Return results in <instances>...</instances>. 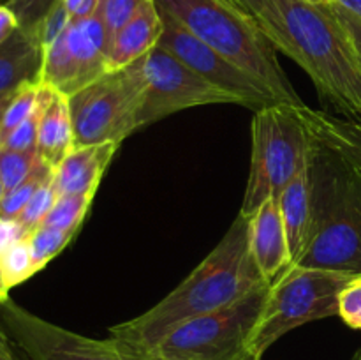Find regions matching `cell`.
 Segmentation results:
<instances>
[{
  "label": "cell",
  "mask_w": 361,
  "mask_h": 360,
  "mask_svg": "<svg viewBox=\"0 0 361 360\" xmlns=\"http://www.w3.org/2000/svg\"><path fill=\"white\" fill-rule=\"evenodd\" d=\"M264 282L250 253L249 219L238 214L217 247L171 293L147 313L109 328V335L150 353L183 321L231 306Z\"/></svg>",
  "instance_id": "obj_1"
},
{
  "label": "cell",
  "mask_w": 361,
  "mask_h": 360,
  "mask_svg": "<svg viewBox=\"0 0 361 360\" xmlns=\"http://www.w3.org/2000/svg\"><path fill=\"white\" fill-rule=\"evenodd\" d=\"M291 42V59L337 112L361 119V62L331 4L274 0Z\"/></svg>",
  "instance_id": "obj_2"
},
{
  "label": "cell",
  "mask_w": 361,
  "mask_h": 360,
  "mask_svg": "<svg viewBox=\"0 0 361 360\" xmlns=\"http://www.w3.org/2000/svg\"><path fill=\"white\" fill-rule=\"evenodd\" d=\"M314 233L298 267L361 275V180L310 138Z\"/></svg>",
  "instance_id": "obj_3"
},
{
  "label": "cell",
  "mask_w": 361,
  "mask_h": 360,
  "mask_svg": "<svg viewBox=\"0 0 361 360\" xmlns=\"http://www.w3.org/2000/svg\"><path fill=\"white\" fill-rule=\"evenodd\" d=\"M162 13L208 46L249 71L279 102L305 106L277 59L267 32L233 0H155Z\"/></svg>",
  "instance_id": "obj_4"
},
{
  "label": "cell",
  "mask_w": 361,
  "mask_h": 360,
  "mask_svg": "<svg viewBox=\"0 0 361 360\" xmlns=\"http://www.w3.org/2000/svg\"><path fill=\"white\" fill-rule=\"evenodd\" d=\"M300 108L277 102L254 113L250 173L240 208L243 217H250L264 201L279 200L286 186L309 164L310 136Z\"/></svg>",
  "instance_id": "obj_5"
},
{
  "label": "cell",
  "mask_w": 361,
  "mask_h": 360,
  "mask_svg": "<svg viewBox=\"0 0 361 360\" xmlns=\"http://www.w3.org/2000/svg\"><path fill=\"white\" fill-rule=\"evenodd\" d=\"M356 275L295 267L270 286L247 352L263 356L288 332L323 318L338 316V295Z\"/></svg>",
  "instance_id": "obj_6"
},
{
  "label": "cell",
  "mask_w": 361,
  "mask_h": 360,
  "mask_svg": "<svg viewBox=\"0 0 361 360\" xmlns=\"http://www.w3.org/2000/svg\"><path fill=\"white\" fill-rule=\"evenodd\" d=\"M147 92L145 56L102 74L69 97L74 147L122 143L140 127L141 106Z\"/></svg>",
  "instance_id": "obj_7"
},
{
  "label": "cell",
  "mask_w": 361,
  "mask_h": 360,
  "mask_svg": "<svg viewBox=\"0 0 361 360\" xmlns=\"http://www.w3.org/2000/svg\"><path fill=\"white\" fill-rule=\"evenodd\" d=\"M270 284H261L235 304L183 321L147 355L157 360H240L259 320Z\"/></svg>",
  "instance_id": "obj_8"
},
{
  "label": "cell",
  "mask_w": 361,
  "mask_h": 360,
  "mask_svg": "<svg viewBox=\"0 0 361 360\" xmlns=\"http://www.w3.org/2000/svg\"><path fill=\"white\" fill-rule=\"evenodd\" d=\"M0 325L28 360H137L118 339H92L39 318L13 299L0 302Z\"/></svg>",
  "instance_id": "obj_9"
},
{
  "label": "cell",
  "mask_w": 361,
  "mask_h": 360,
  "mask_svg": "<svg viewBox=\"0 0 361 360\" xmlns=\"http://www.w3.org/2000/svg\"><path fill=\"white\" fill-rule=\"evenodd\" d=\"M109 44L111 37L102 6L92 16L71 20L63 34L44 49L39 83L49 85L71 97L108 73Z\"/></svg>",
  "instance_id": "obj_10"
},
{
  "label": "cell",
  "mask_w": 361,
  "mask_h": 360,
  "mask_svg": "<svg viewBox=\"0 0 361 360\" xmlns=\"http://www.w3.org/2000/svg\"><path fill=\"white\" fill-rule=\"evenodd\" d=\"M145 78L147 92L137 120L140 127L194 106L240 104L235 95L208 83L161 46L145 56Z\"/></svg>",
  "instance_id": "obj_11"
},
{
  "label": "cell",
  "mask_w": 361,
  "mask_h": 360,
  "mask_svg": "<svg viewBox=\"0 0 361 360\" xmlns=\"http://www.w3.org/2000/svg\"><path fill=\"white\" fill-rule=\"evenodd\" d=\"M161 14L164 28H162V35L157 46L173 53L176 59L182 60L187 67H190L208 83L235 95L240 104L245 108L257 112L267 106L277 104L279 101L274 97V94L254 74L215 52L212 46L190 34L169 14L162 13V11Z\"/></svg>",
  "instance_id": "obj_12"
},
{
  "label": "cell",
  "mask_w": 361,
  "mask_h": 360,
  "mask_svg": "<svg viewBox=\"0 0 361 360\" xmlns=\"http://www.w3.org/2000/svg\"><path fill=\"white\" fill-rule=\"evenodd\" d=\"M247 219L250 253L263 279L271 286L295 267L279 200L264 201Z\"/></svg>",
  "instance_id": "obj_13"
},
{
  "label": "cell",
  "mask_w": 361,
  "mask_h": 360,
  "mask_svg": "<svg viewBox=\"0 0 361 360\" xmlns=\"http://www.w3.org/2000/svg\"><path fill=\"white\" fill-rule=\"evenodd\" d=\"M118 143H95L74 147L53 169V186L59 196H95L106 168L111 162Z\"/></svg>",
  "instance_id": "obj_14"
},
{
  "label": "cell",
  "mask_w": 361,
  "mask_h": 360,
  "mask_svg": "<svg viewBox=\"0 0 361 360\" xmlns=\"http://www.w3.org/2000/svg\"><path fill=\"white\" fill-rule=\"evenodd\" d=\"M309 136L337 155L361 180V119L337 115L326 109L300 108Z\"/></svg>",
  "instance_id": "obj_15"
},
{
  "label": "cell",
  "mask_w": 361,
  "mask_h": 360,
  "mask_svg": "<svg viewBox=\"0 0 361 360\" xmlns=\"http://www.w3.org/2000/svg\"><path fill=\"white\" fill-rule=\"evenodd\" d=\"M162 14L155 0H147L123 27L111 37L109 44V71L122 69L147 56L162 35Z\"/></svg>",
  "instance_id": "obj_16"
},
{
  "label": "cell",
  "mask_w": 361,
  "mask_h": 360,
  "mask_svg": "<svg viewBox=\"0 0 361 360\" xmlns=\"http://www.w3.org/2000/svg\"><path fill=\"white\" fill-rule=\"evenodd\" d=\"M282 221L288 235L293 263L303 256L314 233V203L312 182L309 164L286 186L279 198Z\"/></svg>",
  "instance_id": "obj_17"
},
{
  "label": "cell",
  "mask_w": 361,
  "mask_h": 360,
  "mask_svg": "<svg viewBox=\"0 0 361 360\" xmlns=\"http://www.w3.org/2000/svg\"><path fill=\"white\" fill-rule=\"evenodd\" d=\"M44 49L35 30L18 28L0 44V95L16 92L25 83H39Z\"/></svg>",
  "instance_id": "obj_18"
},
{
  "label": "cell",
  "mask_w": 361,
  "mask_h": 360,
  "mask_svg": "<svg viewBox=\"0 0 361 360\" xmlns=\"http://www.w3.org/2000/svg\"><path fill=\"white\" fill-rule=\"evenodd\" d=\"M74 148L69 97L55 90L42 109L37 129V154L53 169Z\"/></svg>",
  "instance_id": "obj_19"
},
{
  "label": "cell",
  "mask_w": 361,
  "mask_h": 360,
  "mask_svg": "<svg viewBox=\"0 0 361 360\" xmlns=\"http://www.w3.org/2000/svg\"><path fill=\"white\" fill-rule=\"evenodd\" d=\"M233 2L259 23V27L267 32L271 42L277 46L279 52H282L291 59V42H289L288 34L284 30V23H282V18L279 14L277 7H275L274 0H233Z\"/></svg>",
  "instance_id": "obj_20"
},
{
  "label": "cell",
  "mask_w": 361,
  "mask_h": 360,
  "mask_svg": "<svg viewBox=\"0 0 361 360\" xmlns=\"http://www.w3.org/2000/svg\"><path fill=\"white\" fill-rule=\"evenodd\" d=\"M2 279L4 284L7 286V289H13L14 286H18L20 282H25L27 279H30L32 275L37 274V268H35L34 258H32L30 246H28L27 235L18 236V239L11 240L6 246L2 253Z\"/></svg>",
  "instance_id": "obj_21"
},
{
  "label": "cell",
  "mask_w": 361,
  "mask_h": 360,
  "mask_svg": "<svg viewBox=\"0 0 361 360\" xmlns=\"http://www.w3.org/2000/svg\"><path fill=\"white\" fill-rule=\"evenodd\" d=\"M42 164L46 162L42 161L37 150L20 152L0 148V179H2L4 191L7 193L20 186L28 176L34 175Z\"/></svg>",
  "instance_id": "obj_22"
},
{
  "label": "cell",
  "mask_w": 361,
  "mask_h": 360,
  "mask_svg": "<svg viewBox=\"0 0 361 360\" xmlns=\"http://www.w3.org/2000/svg\"><path fill=\"white\" fill-rule=\"evenodd\" d=\"M74 235H76V232L49 228V226H37L34 232L28 233L27 240L37 272L42 270L53 258L59 256L66 249L67 244L73 240Z\"/></svg>",
  "instance_id": "obj_23"
},
{
  "label": "cell",
  "mask_w": 361,
  "mask_h": 360,
  "mask_svg": "<svg viewBox=\"0 0 361 360\" xmlns=\"http://www.w3.org/2000/svg\"><path fill=\"white\" fill-rule=\"evenodd\" d=\"M94 196H85V194H78V196H59L55 201L49 214L46 215L41 226H49V228L59 229H71L76 232L80 229L81 222H83L85 215H87L88 208H90Z\"/></svg>",
  "instance_id": "obj_24"
},
{
  "label": "cell",
  "mask_w": 361,
  "mask_h": 360,
  "mask_svg": "<svg viewBox=\"0 0 361 360\" xmlns=\"http://www.w3.org/2000/svg\"><path fill=\"white\" fill-rule=\"evenodd\" d=\"M51 175V166L42 164L41 168H39L34 175L28 176L25 182H21L18 187L4 193L2 201H0V217L6 219V221H16V219L20 217L21 212H23V208L27 207L28 201L32 200L35 191H37Z\"/></svg>",
  "instance_id": "obj_25"
},
{
  "label": "cell",
  "mask_w": 361,
  "mask_h": 360,
  "mask_svg": "<svg viewBox=\"0 0 361 360\" xmlns=\"http://www.w3.org/2000/svg\"><path fill=\"white\" fill-rule=\"evenodd\" d=\"M37 94L39 83H25L14 92L0 124V147L18 126H21L32 115L37 104Z\"/></svg>",
  "instance_id": "obj_26"
},
{
  "label": "cell",
  "mask_w": 361,
  "mask_h": 360,
  "mask_svg": "<svg viewBox=\"0 0 361 360\" xmlns=\"http://www.w3.org/2000/svg\"><path fill=\"white\" fill-rule=\"evenodd\" d=\"M56 200H59V194H56L55 186H53V175H51L41 187H39L37 191H35L32 200L28 201L27 207L23 208L20 217H18L14 222L20 226L21 232H23L25 235H28V233L34 232L37 226H41V222L44 221L46 215L49 214V210H51Z\"/></svg>",
  "instance_id": "obj_27"
},
{
  "label": "cell",
  "mask_w": 361,
  "mask_h": 360,
  "mask_svg": "<svg viewBox=\"0 0 361 360\" xmlns=\"http://www.w3.org/2000/svg\"><path fill=\"white\" fill-rule=\"evenodd\" d=\"M71 20H73V14L67 9L63 0H56L35 28V34H37L42 49L49 48L63 34V30L69 27Z\"/></svg>",
  "instance_id": "obj_28"
},
{
  "label": "cell",
  "mask_w": 361,
  "mask_h": 360,
  "mask_svg": "<svg viewBox=\"0 0 361 360\" xmlns=\"http://www.w3.org/2000/svg\"><path fill=\"white\" fill-rule=\"evenodd\" d=\"M338 316L348 327L361 330V275L351 279L338 295Z\"/></svg>",
  "instance_id": "obj_29"
},
{
  "label": "cell",
  "mask_w": 361,
  "mask_h": 360,
  "mask_svg": "<svg viewBox=\"0 0 361 360\" xmlns=\"http://www.w3.org/2000/svg\"><path fill=\"white\" fill-rule=\"evenodd\" d=\"M145 2L147 0H104L102 2V16H104L109 37H113L115 32L130 20Z\"/></svg>",
  "instance_id": "obj_30"
},
{
  "label": "cell",
  "mask_w": 361,
  "mask_h": 360,
  "mask_svg": "<svg viewBox=\"0 0 361 360\" xmlns=\"http://www.w3.org/2000/svg\"><path fill=\"white\" fill-rule=\"evenodd\" d=\"M56 0H7V6L14 11L20 21V28L35 30Z\"/></svg>",
  "instance_id": "obj_31"
},
{
  "label": "cell",
  "mask_w": 361,
  "mask_h": 360,
  "mask_svg": "<svg viewBox=\"0 0 361 360\" xmlns=\"http://www.w3.org/2000/svg\"><path fill=\"white\" fill-rule=\"evenodd\" d=\"M331 6H334V11H335V14H337L338 20H341V23L344 25L345 32H348V35H349V41H351L353 48H355L356 55H358V59L361 62V20L358 16H355L353 13H349L348 9H344L342 6H338L337 2H334Z\"/></svg>",
  "instance_id": "obj_32"
},
{
  "label": "cell",
  "mask_w": 361,
  "mask_h": 360,
  "mask_svg": "<svg viewBox=\"0 0 361 360\" xmlns=\"http://www.w3.org/2000/svg\"><path fill=\"white\" fill-rule=\"evenodd\" d=\"M23 235L25 233L21 232V228L16 224V222L6 221V219L0 217V263H2V253H4V249H6L7 244H9L11 240L18 239V236H23ZM6 299H9V289H7V286L4 284L2 268H0V302Z\"/></svg>",
  "instance_id": "obj_33"
},
{
  "label": "cell",
  "mask_w": 361,
  "mask_h": 360,
  "mask_svg": "<svg viewBox=\"0 0 361 360\" xmlns=\"http://www.w3.org/2000/svg\"><path fill=\"white\" fill-rule=\"evenodd\" d=\"M20 28V21L7 4H0V44Z\"/></svg>",
  "instance_id": "obj_34"
},
{
  "label": "cell",
  "mask_w": 361,
  "mask_h": 360,
  "mask_svg": "<svg viewBox=\"0 0 361 360\" xmlns=\"http://www.w3.org/2000/svg\"><path fill=\"white\" fill-rule=\"evenodd\" d=\"M18 349L13 344V341L9 339V335L6 334V330L0 325V359L2 360H16Z\"/></svg>",
  "instance_id": "obj_35"
},
{
  "label": "cell",
  "mask_w": 361,
  "mask_h": 360,
  "mask_svg": "<svg viewBox=\"0 0 361 360\" xmlns=\"http://www.w3.org/2000/svg\"><path fill=\"white\" fill-rule=\"evenodd\" d=\"M338 6H342L344 9H348L349 13H353L355 16H358L361 20V0H335Z\"/></svg>",
  "instance_id": "obj_36"
},
{
  "label": "cell",
  "mask_w": 361,
  "mask_h": 360,
  "mask_svg": "<svg viewBox=\"0 0 361 360\" xmlns=\"http://www.w3.org/2000/svg\"><path fill=\"white\" fill-rule=\"evenodd\" d=\"M13 95H14V92H11V94L0 95V124H2L4 113H6V108H7V104H9L11 99H13Z\"/></svg>",
  "instance_id": "obj_37"
},
{
  "label": "cell",
  "mask_w": 361,
  "mask_h": 360,
  "mask_svg": "<svg viewBox=\"0 0 361 360\" xmlns=\"http://www.w3.org/2000/svg\"><path fill=\"white\" fill-rule=\"evenodd\" d=\"M83 2H85V0H63V4H66L67 9L71 11V14L76 13V9H78V7H80Z\"/></svg>",
  "instance_id": "obj_38"
},
{
  "label": "cell",
  "mask_w": 361,
  "mask_h": 360,
  "mask_svg": "<svg viewBox=\"0 0 361 360\" xmlns=\"http://www.w3.org/2000/svg\"><path fill=\"white\" fill-rule=\"evenodd\" d=\"M134 352H136V349H134ZM136 359L137 360H157V359H154V356L147 355V353H140V352H136Z\"/></svg>",
  "instance_id": "obj_39"
},
{
  "label": "cell",
  "mask_w": 361,
  "mask_h": 360,
  "mask_svg": "<svg viewBox=\"0 0 361 360\" xmlns=\"http://www.w3.org/2000/svg\"><path fill=\"white\" fill-rule=\"evenodd\" d=\"M240 360H261V356L259 355H254V353H250V352H247L245 355H243Z\"/></svg>",
  "instance_id": "obj_40"
},
{
  "label": "cell",
  "mask_w": 361,
  "mask_h": 360,
  "mask_svg": "<svg viewBox=\"0 0 361 360\" xmlns=\"http://www.w3.org/2000/svg\"><path fill=\"white\" fill-rule=\"evenodd\" d=\"M349 360H361V348H360V349H356L355 355H353L351 359H349Z\"/></svg>",
  "instance_id": "obj_41"
},
{
  "label": "cell",
  "mask_w": 361,
  "mask_h": 360,
  "mask_svg": "<svg viewBox=\"0 0 361 360\" xmlns=\"http://www.w3.org/2000/svg\"><path fill=\"white\" fill-rule=\"evenodd\" d=\"M307 2H312V4H331V0H307Z\"/></svg>",
  "instance_id": "obj_42"
},
{
  "label": "cell",
  "mask_w": 361,
  "mask_h": 360,
  "mask_svg": "<svg viewBox=\"0 0 361 360\" xmlns=\"http://www.w3.org/2000/svg\"><path fill=\"white\" fill-rule=\"evenodd\" d=\"M4 193H6V191H4V186H2V179H0V201H2V196H4Z\"/></svg>",
  "instance_id": "obj_43"
},
{
  "label": "cell",
  "mask_w": 361,
  "mask_h": 360,
  "mask_svg": "<svg viewBox=\"0 0 361 360\" xmlns=\"http://www.w3.org/2000/svg\"><path fill=\"white\" fill-rule=\"evenodd\" d=\"M18 352H20V349H18ZM20 360H28V359H27V356H25V355H23V353H21V352H20Z\"/></svg>",
  "instance_id": "obj_44"
},
{
  "label": "cell",
  "mask_w": 361,
  "mask_h": 360,
  "mask_svg": "<svg viewBox=\"0 0 361 360\" xmlns=\"http://www.w3.org/2000/svg\"><path fill=\"white\" fill-rule=\"evenodd\" d=\"M18 349V348H16ZM0 360H2V359H0ZM16 360H20V352H18V356H16Z\"/></svg>",
  "instance_id": "obj_45"
},
{
  "label": "cell",
  "mask_w": 361,
  "mask_h": 360,
  "mask_svg": "<svg viewBox=\"0 0 361 360\" xmlns=\"http://www.w3.org/2000/svg\"><path fill=\"white\" fill-rule=\"evenodd\" d=\"M331 2H335V0H331Z\"/></svg>",
  "instance_id": "obj_46"
}]
</instances>
